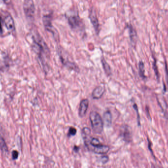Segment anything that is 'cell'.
<instances>
[{
    "mask_svg": "<svg viewBox=\"0 0 168 168\" xmlns=\"http://www.w3.org/2000/svg\"><path fill=\"white\" fill-rule=\"evenodd\" d=\"M32 40V49L38 55V59L43 69L46 70L48 67L46 59L48 58L50 55L48 47L40 34H35L33 36Z\"/></svg>",
    "mask_w": 168,
    "mask_h": 168,
    "instance_id": "1",
    "label": "cell"
},
{
    "mask_svg": "<svg viewBox=\"0 0 168 168\" xmlns=\"http://www.w3.org/2000/svg\"><path fill=\"white\" fill-rule=\"evenodd\" d=\"M89 120L93 132L97 134H101L103 130L104 122L99 113L93 111L89 114Z\"/></svg>",
    "mask_w": 168,
    "mask_h": 168,
    "instance_id": "2",
    "label": "cell"
},
{
    "mask_svg": "<svg viewBox=\"0 0 168 168\" xmlns=\"http://www.w3.org/2000/svg\"><path fill=\"white\" fill-rule=\"evenodd\" d=\"M68 24L70 28L76 32H81L84 30V24L83 20L78 14H72L67 17Z\"/></svg>",
    "mask_w": 168,
    "mask_h": 168,
    "instance_id": "3",
    "label": "cell"
},
{
    "mask_svg": "<svg viewBox=\"0 0 168 168\" xmlns=\"http://www.w3.org/2000/svg\"><path fill=\"white\" fill-rule=\"evenodd\" d=\"M42 21L45 30L51 32L56 40H59V36L57 30L52 24V15H45L43 16Z\"/></svg>",
    "mask_w": 168,
    "mask_h": 168,
    "instance_id": "4",
    "label": "cell"
},
{
    "mask_svg": "<svg viewBox=\"0 0 168 168\" xmlns=\"http://www.w3.org/2000/svg\"><path fill=\"white\" fill-rule=\"evenodd\" d=\"M23 9L25 15L28 19L32 20L35 14V5L32 0H25L24 2Z\"/></svg>",
    "mask_w": 168,
    "mask_h": 168,
    "instance_id": "5",
    "label": "cell"
},
{
    "mask_svg": "<svg viewBox=\"0 0 168 168\" xmlns=\"http://www.w3.org/2000/svg\"><path fill=\"white\" fill-rule=\"evenodd\" d=\"M89 17L91 24L93 25V28L95 29L96 34H99V32H100V25L99 23V19L97 17V13L93 7L91 8L89 11Z\"/></svg>",
    "mask_w": 168,
    "mask_h": 168,
    "instance_id": "6",
    "label": "cell"
},
{
    "mask_svg": "<svg viewBox=\"0 0 168 168\" xmlns=\"http://www.w3.org/2000/svg\"><path fill=\"white\" fill-rule=\"evenodd\" d=\"M89 101L87 99H84L81 101L79 110V115L81 118L86 115L89 107Z\"/></svg>",
    "mask_w": 168,
    "mask_h": 168,
    "instance_id": "7",
    "label": "cell"
},
{
    "mask_svg": "<svg viewBox=\"0 0 168 168\" xmlns=\"http://www.w3.org/2000/svg\"><path fill=\"white\" fill-rule=\"evenodd\" d=\"M4 24L6 28L9 32H13L15 31V21L13 17L11 15H8L5 18Z\"/></svg>",
    "mask_w": 168,
    "mask_h": 168,
    "instance_id": "8",
    "label": "cell"
},
{
    "mask_svg": "<svg viewBox=\"0 0 168 168\" xmlns=\"http://www.w3.org/2000/svg\"><path fill=\"white\" fill-rule=\"evenodd\" d=\"M127 27L128 29L129 38L131 44L133 45H135L136 44L137 40V34L136 32V30L131 24H128Z\"/></svg>",
    "mask_w": 168,
    "mask_h": 168,
    "instance_id": "9",
    "label": "cell"
},
{
    "mask_svg": "<svg viewBox=\"0 0 168 168\" xmlns=\"http://www.w3.org/2000/svg\"><path fill=\"white\" fill-rule=\"evenodd\" d=\"M105 91V89L104 86H99L93 89L92 93V97L93 99H98L103 96L104 92Z\"/></svg>",
    "mask_w": 168,
    "mask_h": 168,
    "instance_id": "10",
    "label": "cell"
},
{
    "mask_svg": "<svg viewBox=\"0 0 168 168\" xmlns=\"http://www.w3.org/2000/svg\"><path fill=\"white\" fill-rule=\"evenodd\" d=\"M110 147L106 145H100L97 147H93V151L97 154H104L109 152Z\"/></svg>",
    "mask_w": 168,
    "mask_h": 168,
    "instance_id": "11",
    "label": "cell"
},
{
    "mask_svg": "<svg viewBox=\"0 0 168 168\" xmlns=\"http://www.w3.org/2000/svg\"><path fill=\"white\" fill-rule=\"evenodd\" d=\"M122 136L124 141L126 142H130L131 139V134L129 127L127 125H124L122 127Z\"/></svg>",
    "mask_w": 168,
    "mask_h": 168,
    "instance_id": "12",
    "label": "cell"
},
{
    "mask_svg": "<svg viewBox=\"0 0 168 168\" xmlns=\"http://www.w3.org/2000/svg\"><path fill=\"white\" fill-rule=\"evenodd\" d=\"M104 123L107 126H110L112 122V116L111 113L109 111H106L103 114Z\"/></svg>",
    "mask_w": 168,
    "mask_h": 168,
    "instance_id": "13",
    "label": "cell"
},
{
    "mask_svg": "<svg viewBox=\"0 0 168 168\" xmlns=\"http://www.w3.org/2000/svg\"><path fill=\"white\" fill-rule=\"evenodd\" d=\"M0 148L2 152L5 154L8 153V147L6 144L5 140L1 134V131H0Z\"/></svg>",
    "mask_w": 168,
    "mask_h": 168,
    "instance_id": "14",
    "label": "cell"
},
{
    "mask_svg": "<svg viewBox=\"0 0 168 168\" xmlns=\"http://www.w3.org/2000/svg\"><path fill=\"white\" fill-rule=\"evenodd\" d=\"M139 74L142 79L143 80L146 79L147 77L145 75V64L143 61H140L139 63Z\"/></svg>",
    "mask_w": 168,
    "mask_h": 168,
    "instance_id": "15",
    "label": "cell"
},
{
    "mask_svg": "<svg viewBox=\"0 0 168 168\" xmlns=\"http://www.w3.org/2000/svg\"><path fill=\"white\" fill-rule=\"evenodd\" d=\"M101 61L102 66L103 67V69H104V71L105 72L106 74L108 76L111 75V67H110V66L109 65V64L107 63V62L106 61L105 59H104V58L102 57L101 59Z\"/></svg>",
    "mask_w": 168,
    "mask_h": 168,
    "instance_id": "16",
    "label": "cell"
},
{
    "mask_svg": "<svg viewBox=\"0 0 168 168\" xmlns=\"http://www.w3.org/2000/svg\"><path fill=\"white\" fill-rule=\"evenodd\" d=\"M153 62L152 63V68L156 77V79L157 81H159L160 79V74H159V70H158L157 65V61L154 56H153Z\"/></svg>",
    "mask_w": 168,
    "mask_h": 168,
    "instance_id": "17",
    "label": "cell"
},
{
    "mask_svg": "<svg viewBox=\"0 0 168 168\" xmlns=\"http://www.w3.org/2000/svg\"><path fill=\"white\" fill-rule=\"evenodd\" d=\"M90 145H91L93 147L99 146L100 144V141L98 139L95 138H93L91 139V141L89 142Z\"/></svg>",
    "mask_w": 168,
    "mask_h": 168,
    "instance_id": "18",
    "label": "cell"
},
{
    "mask_svg": "<svg viewBox=\"0 0 168 168\" xmlns=\"http://www.w3.org/2000/svg\"><path fill=\"white\" fill-rule=\"evenodd\" d=\"M77 133V129L73 127H70L68 131V136L69 137L71 136H75Z\"/></svg>",
    "mask_w": 168,
    "mask_h": 168,
    "instance_id": "19",
    "label": "cell"
},
{
    "mask_svg": "<svg viewBox=\"0 0 168 168\" xmlns=\"http://www.w3.org/2000/svg\"><path fill=\"white\" fill-rule=\"evenodd\" d=\"M133 107L134 108V110L136 111V114H137V121H138V124L139 126L140 125V116L139 113V109H138V105L134 103L133 104Z\"/></svg>",
    "mask_w": 168,
    "mask_h": 168,
    "instance_id": "20",
    "label": "cell"
},
{
    "mask_svg": "<svg viewBox=\"0 0 168 168\" xmlns=\"http://www.w3.org/2000/svg\"><path fill=\"white\" fill-rule=\"evenodd\" d=\"M165 71L166 76V81L167 85V89H168V66L166 61L165 62Z\"/></svg>",
    "mask_w": 168,
    "mask_h": 168,
    "instance_id": "21",
    "label": "cell"
},
{
    "mask_svg": "<svg viewBox=\"0 0 168 168\" xmlns=\"http://www.w3.org/2000/svg\"><path fill=\"white\" fill-rule=\"evenodd\" d=\"M82 132L83 134H84L85 135L88 136V135H89V134H91V130L88 127H84V128L83 129Z\"/></svg>",
    "mask_w": 168,
    "mask_h": 168,
    "instance_id": "22",
    "label": "cell"
},
{
    "mask_svg": "<svg viewBox=\"0 0 168 168\" xmlns=\"http://www.w3.org/2000/svg\"><path fill=\"white\" fill-rule=\"evenodd\" d=\"M109 157L108 156H103L101 158V161L103 164H106L109 161Z\"/></svg>",
    "mask_w": 168,
    "mask_h": 168,
    "instance_id": "23",
    "label": "cell"
},
{
    "mask_svg": "<svg viewBox=\"0 0 168 168\" xmlns=\"http://www.w3.org/2000/svg\"><path fill=\"white\" fill-rule=\"evenodd\" d=\"M19 153L17 150H13L12 152V157L13 160H15L18 158Z\"/></svg>",
    "mask_w": 168,
    "mask_h": 168,
    "instance_id": "24",
    "label": "cell"
},
{
    "mask_svg": "<svg viewBox=\"0 0 168 168\" xmlns=\"http://www.w3.org/2000/svg\"><path fill=\"white\" fill-rule=\"evenodd\" d=\"M146 111L147 112L146 113H147V116L148 117V118H150V119H151L150 113H149V108H148V107H147V106H146Z\"/></svg>",
    "mask_w": 168,
    "mask_h": 168,
    "instance_id": "25",
    "label": "cell"
},
{
    "mask_svg": "<svg viewBox=\"0 0 168 168\" xmlns=\"http://www.w3.org/2000/svg\"><path fill=\"white\" fill-rule=\"evenodd\" d=\"M2 32H3V28H2V19L0 17V33L2 34Z\"/></svg>",
    "mask_w": 168,
    "mask_h": 168,
    "instance_id": "26",
    "label": "cell"
},
{
    "mask_svg": "<svg viewBox=\"0 0 168 168\" xmlns=\"http://www.w3.org/2000/svg\"><path fill=\"white\" fill-rule=\"evenodd\" d=\"M73 150H74L76 152H78L79 150V147H77L76 146H74V147Z\"/></svg>",
    "mask_w": 168,
    "mask_h": 168,
    "instance_id": "27",
    "label": "cell"
}]
</instances>
